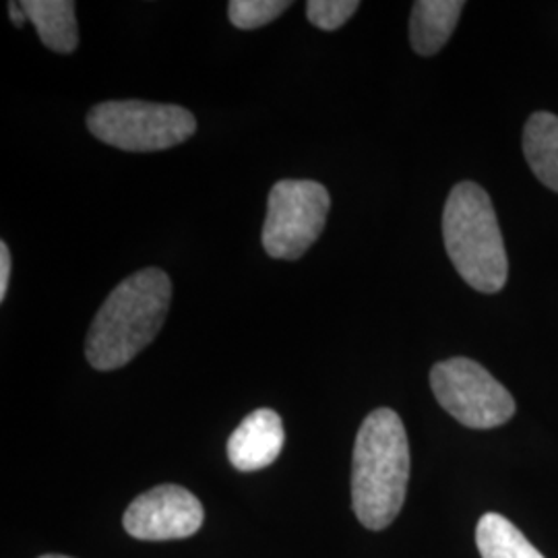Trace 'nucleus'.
I'll list each match as a JSON object with an SVG mask.
<instances>
[{
    "instance_id": "1",
    "label": "nucleus",
    "mask_w": 558,
    "mask_h": 558,
    "mask_svg": "<svg viewBox=\"0 0 558 558\" xmlns=\"http://www.w3.org/2000/svg\"><path fill=\"white\" fill-rule=\"evenodd\" d=\"M172 281L158 267L129 276L104 300L85 341V359L96 371H117L141 354L163 327Z\"/></svg>"
},
{
    "instance_id": "2",
    "label": "nucleus",
    "mask_w": 558,
    "mask_h": 558,
    "mask_svg": "<svg viewBox=\"0 0 558 558\" xmlns=\"http://www.w3.org/2000/svg\"><path fill=\"white\" fill-rule=\"evenodd\" d=\"M410 445L398 412L379 408L360 426L352 458V507L368 530L389 527L403 507Z\"/></svg>"
},
{
    "instance_id": "3",
    "label": "nucleus",
    "mask_w": 558,
    "mask_h": 558,
    "mask_svg": "<svg viewBox=\"0 0 558 558\" xmlns=\"http://www.w3.org/2000/svg\"><path fill=\"white\" fill-rule=\"evenodd\" d=\"M442 239L449 259L470 288L499 294L509 279V259L493 201L476 182L463 180L449 193Z\"/></svg>"
},
{
    "instance_id": "4",
    "label": "nucleus",
    "mask_w": 558,
    "mask_h": 558,
    "mask_svg": "<svg viewBox=\"0 0 558 558\" xmlns=\"http://www.w3.org/2000/svg\"><path fill=\"white\" fill-rule=\"evenodd\" d=\"M89 133L122 151H163L191 140L197 119L182 106L143 100L101 101L87 114Z\"/></svg>"
},
{
    "instance_id": "5",
    "label": "nucleus",
    "mask_w": 558,
    "mask_h": 558,
    "mask_svg": "<svg viewBox=\"0 0 558 558\" xmlns=\"http://www.w3.org/2000/svg\"><path fill=\"white\" fill-rule=\"evenodd\" d=\"M329 207V191L317 180L276 182L260 234L265 253L274 259H300L323 234Z\"/></svg>"
},
{
    "instance_id": "6",
    "label": "nucleus",
    "mask_w": 558,
    "mask_h": 558,
    "mask_svg": "<svg viewBox=\"0 0 558 558\" xmlns=\"http://www.w3.org/2000/svg\"><path fill=\"white\" fill-rule=\"evenodd\" d=\"M430 387L440 408L459 424L488 430L515 416V399L476 360H442L430 371Z\"/></svg>"
},
{
    "instance_id": "7",
    "label": "nucleus",
    "mask_w": 558,
    "mask_h": 558,
    "mask_svg": "<svg viewBox=\"0 0 558 558\" xmlns=\"http://www.w3.org/2000/svg\"><path fill=\"white\" fill-rule=\"evenodd\" d=\"M203 515V505L191 490L177 484H161L133 500L122 523L133 538L166 542L197 534Z\"/></svg>"
},
{
    "instance_id": "8",
    "label": "nucleus",
    "mask_w": 558,
    "mask_h": 558,
    "mask_svg": "<svg viewBox=\"0 0 558 558\" xmlns=\"http://www.w3.org/2000/svg\"><path fill=\"white\" fill-rule=\"evenodd\" d=\"M283 422L269 408L255 410L242 420L228 439V459L240 472L269 468L283 449Z\"/></svg>"
},
{
    "instance_id": "9",
    "label": "nucleus",
    "mask_w": 558,
    "mask_h": 558,
    "mask_svg": "<svg viewBox=\"0 0 558 558\" xmlns=\"http://www.w3.org/2000/svg\"><path fill=\"white\" fill-rule=\"evenodd\" d=\"M465 2L461 0H418L412 9L410 41L420 57H433L445 48L458 27Z\"/></svg>"
},
{
    "instance_id": "10",
    "label": "nucleus",
    "mask_w": 558,
    "mask_h": 558,
    "mask_svg": "<svg viewBox=\"0 0 558 558\" xmlns=\"http://www.w3.org/2000/svg\"><path fill=\"white\" fill-rule=\"evenodd\" d=\"M23 9L34 23L41 44L59 54H71L80 46L75 2L71 0H25Z\"/></svg>"
},
{
    "instance_id": "11",
    "label": "nucleus",
    "mask_w": 558,
    "mask_h": 558,
    "mask_svg": "<svg viewBox=\"0 0 558 558\" xmlns=\"http://www.w3.org/2000/svg\"><path fill=\"white\" fill-rule=\"evenodd\" d=\"M523 156L534 177L558 193V117L534 112L523 126Z\"/></svg>"
},
{
    "instance_id": "12",
    "label": "nucleus",
    "mask_w": 558,
    "mask_h": 558,
    "mask_svg": "<svg viewBox=\"0 0 558 558\" xmlns=\"http://www.w3.org/2000/svg\"><path fill=\"white\" fill-rule=\"evenodd\" d=\"M482 558H544L518 527L499 513H486L476 527Z\"/></svg>"
},
{
    "instance_id": "13",
    "label": "nucleus",
    "mask_w": 558,
    "mask_h": 558,
    "mask_svg": "<svg viewBox=\"0 0 558 558\" xmlns=\"http://www.w3.org/2000/svg\"><path fill=\"white\" fill-rule=\"evenodd\" d=\"M286 9H290L286 0H232L228 4V17L234 27L248 32L278 20Z\"/></svg>"
},
{
    "instance_id": "14",
    "label": "nucleus",
    "mask_w": 558,
    "mask_h": 558,
    "mask_svg": "<svg viewBox=\"0 0 558 558\" xmlns=\"http://www.w3.org/2000/svg\"><path fill=\"white\" fill-rule=\"evenodd\" d=\"M359 9L356 0H308L306 17L323 32H336Z\"/></svg>"
},
{
    "instance_id": "15",
    "label": "nucleus",
    "mask_w": 558,
    "mask_h": 558,
    "mask_svg": "<svg viewBox=\"0 0 558 558\" xmlns=\"http://www.w3.org/2000/svg\"><path fill=\"white\" fill-rule=\"evenodd\" d=\"M11 279V251L7 242H0V300L7 299Z\"/></svg>"
},
{
    "instance_id": "16",
    "label": "nucleus",
    "mask_w": 558,
    "mask_h": 558,
    "mask_svg": "<svg viewBox=\"0 0 558 558\" xmlns=\"http://www.w3.org/2000/svg\"><path fill=\"white\" fill-rule=\"evenodd\" d=\"M9 17L17 27H21L25 21L29 20L25 9H23V2H9Z\"/></svg>"
},
{
    "instance_id": "17",
    "label": "nucleus",
    "mask_w": 558,
    "mask_h": 558,
    "mask_svg": "<svg viewBox=\"0 0 558 558\" xmlns=\"http://www.w3.org/2000/svg\"><path fill=\"white\" fill-rule=\"evenodd\" d=\"M40 558H69V557H62V555H46V557Z\"/></svg>"
}]
</instances>
